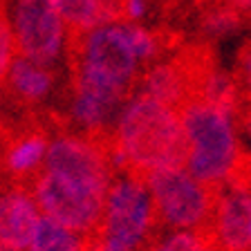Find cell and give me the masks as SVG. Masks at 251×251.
I'll list each match as a JSON object with an SVG mask.
<instances>
[{
    "instance_id": "1",
    "label": "cell",
    "mask_w": 251,
    "mask_h": 251,
    "mask_svg": "<svg viewBox=\"0 0 251 251\" xmlns=\"http://www.w3.org/2000/svg\"><path fill=\"white\" fill-rule=\"evenodd\" d=\"M110 162L115 173L141 177L159 168L184 166L179 112L162 101L132 92L110 132Z\"/></svg>"
},
{
    "instance_id": "2",
    "label": "cell",
    "mask_w": 251,
    "mask_h": 251,
    "mask_svg": "<svg viewBox=\"0 0 251 251\" xmlns=\"http://www.w3.org/2000/svg\"><path fill=\"white\" fill-rule=\"evenodd\" d=\"M184 135V168L211 188H220L247 162L235 135V119L204 99H191L177 110Z\"/></svg>"
},
{
    "instance_id": "3",
    "label": "cell",
    "mask_w": 251,
    "mask_h": 251,
    "mask_svg": "<svg viewBox=\"0 0 251 251\" xmlns=\"http://www.w3.org/2000/svg\"><path fill=\"white\" fill-rule=\"evenodd\" d=\"M63 43L68 76L132 97L144 65L132 47L128 23H103L88 31H65Z\"/></svg>"
},
{
    "instance_id": "4",
    "label": "cell",
    "mask_w": 251,
    "mask_h": 251,
    "mask_svg": "<svg viewBox=\"0 0 251 251\" xmlns=\"http://www.w3.org/2000/svg\"><path fill=\"white\" fill-rule=\"evenodd\" d=\"M159 231L146 179L130 171L115 173L103 200L94 240L124 251H141Z\"/></svg>"
},
{
    "instance_id": "5",
    "label": "cell",
    "mask_w": 251,
    "mask_h": 251,
    "mask_svg": "<svg viewBox=\"0 0 251 251\" xmlns=\"http://www.w3.org/2000/svg\"><path fill=\"white\" fill-rule=\"evenodd\" d=\"M157 225L166 231H206L215 206V191L195 179L184 166L159 168L148 173Z\"/></svg>"
},
{
    "instance_id": "6",
    "label": "cell",
    "mask_w": 251,
    "mask_h": 251,
    "mask_svg": "<svg viewBox=\"0 0 251 251\" xmlns=\"http://www.w3.org/2000/svg\"><path fill=\"white\" fill-rule=\"evenodd\" d=\"M41 171L105 193L115 177L110 162V137H90L74 130L54 132Z\"/></svg>"
},
{
    "instance_id": "7",
    "label": "cell",
    "mask_w": 251,
    "mask_h": 251,
    "mask_svg": "<svg viewBox=\"0 0 251 251\" xmlns=\"http://www.w3.org/2000/svg\"><path fill=\"white\" fill-rule=\"evenodd\" d=\"M27 186L43 218L78 235L94 238L103 211V191L68 182L45 171H38Z\"/></svg>"
},
{
    "instance_id": "8",
    "label": "cell",
    "mask_w": 251,
    "mask_h": 251,
    "mask_svg": "<svg viewBox=\"0 0 251 251\" xmlns=\"http://www.w3.org/2000/svg\"><path fill=\"white\" fill-rule=\"evenodd\" d=\"M206 233L218 251H251L249 159L215 191V206Z\"/></svg>"
},
{
    "instance_id": "9",
    "label": "cell",
    "mask_w": 251,
    "mask_h": 251,
    "mask_svg": "<svg viewBox=\"0 0 251 251\" xmlns=\"http://www.w3.org/2000/svg\"><path fill=\"white\" fill-rule=\"evenodd\" d=\"M11 34L16 54L41 65H52L61 54L65 25L54 0H16Z\"/></svg>"
},
{
    "instance_id": "10",
    "label": "cell",
    "mask_w": 251,
    "mask_h": 251,
    "mask_svg": "<svg viewBox=\"0 0 251 251\" xmlns=\"http://www.w3.org/2000/svg\"><path fill=\"white\" fill-rule=\"evenodd\" d=\"M56 83L58 76L52 65H41L21 54H14L5 81L0 85V99L21 112L41 110V105L56 90Z\"/></svg>"
},
{
    "instance_id": "11",
    "label": "cell",
    "mask_w": 251,
    "mask_h": 251,
    "mask_svg": "<svg viewBox=\"0 0 251 251\" xmlns=\"http://www.w3.org/2000/svg\"><path fill=\"white\" fill-rule=\"evenodd\" d=\"M41 211L25 184H5L0 188V242L25 251L41 222Z\"/></svg>"
},
{
    "instance_id": "12",
    "label": "cell",
    "mask_w": 251,
    "mask_h": 251,
    "mask_svg": "<svg viewBox=\"0 0 251 251\" xmlns=\"http://www.w3.org/2000/svg\"><path fill=\"white\" fill-rule=\"evenodd\" d=\"M92 238L78 235L52 220L41 218L25 251H88Z\"/></svg>"
},
{
    "instance_id": "13",
    "label": "cell",
    "mask_w": 251,
    "mask_h": 251,
    "mask_svg": "<svg viewBox=\"0 0 251 251\" xmlns=\"http://www.w3.org/2000/svg\"><path fill=\"white\" fill-rule=\"evenodd\" d=\"M65 31H88L108 23L101 0H54Z\"/></svg>"
},
{
    "instance_id": "14",
    "label": "cell",
    "mask_w": 251,
    "mask_h": 251,
    "mask_svg": "<svg viewBox=\"0 0 251 251\" xmlns=\"http://www.w3.org/2000/svg\"><path fill=\"white\" fill-rule=\"evenodd\" d=\"M141 251H218L206 231H166L157 233Z\"/></svg>"
},
{
    "instance_id": "15",
    "label": "cell",
    "mask_w": 251,
    "mask_h": 251,
    "mask_svg": "<svg viewBox=\"0 0 251 251\" xmlns=\"http://www.w3.org/2000/svg\"><path fill=\"white\" fill-rule=\"evenodd\" d=\"M16 54L14 47V34L7 18V7H0V85L5 81V74L9 70V63Z\"/></svg>"
},
{
    "instance_id": "16",
    "label": "cell",
    "mask_w": 251,
    "mask_h": 251,
    "mask_svg": "<svg viewBox=\"0 0 251 251\" xmlns=\"http://www.w3.org/2000/svg\"><path fill=\"white\" fill-rule=\"evenodd\" d=\"M105 7V16H108V23H121V14H119V7H121V0H101Z\"/></svg>"
},
{
    "instance_id": "17",
    "label": "cell",
    "mask_w": 251,
    "mask_h": 251,
    "mask_svg": "<svg viewBox=\"0 0 251 251\" xmlns=\"http://www.w3.org/2000/svg\"><path fill=\"white\" fill-rule=\"evenodd\" d=\"M92 251H124V249H117V247L105 245V242H99L92 238Z\"/></svg>"
},
{
    "instance_id": "18",
    "label": "cell",
    "mask_w": 251,
    "mask_h": 251,
    "mask_svg": "<svg viewBox=\"0 0 251 251\" xmlns=\"http://www.w3.org/2000/svg\"><path fill=\"white\" fill-rule=\"evenodd\" d=\"M0 251H21V249H14V247H9V245H2V242H0Z\"/></svg>"
},
{
    "instance_id": "19",
    "label": "cell",
    "mask_w": 251,
    "mask_h": 251,
    "mask_svg": "<svg viewBox=\"0 0 251 251\" xmlns=\"http://www.w3.org/2000/svg\"><path fill=\"white\" fill-rule=\"evenodd\" d=\"M88 251H92V242H90V249H88Z\"/></svg>"
}]
</instances>
